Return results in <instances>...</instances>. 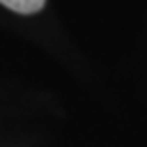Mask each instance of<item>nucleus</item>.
Returning <instances> with one entry per match:
<instances>
[{
  "mask_svg": "<svg viewBox=\"0 0 147 147\" xmlns=\"http://www.w3.org/2000/svg\"><path fill=\"white\" fill-rule=\"evenodd\" d=\"M46 0H0V4L6 8L17 11V13H34V11L42 10Z\"/></svg>",
  "mask_w": 147,
  "mask_h": 147,
  "instance_id": "obj_1",
  "label": "nucleus"
}]
</instances>
